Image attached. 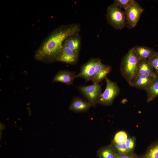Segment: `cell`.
<instances>
[{
	"instance_id": "6da1fadb",
	"label": "cell",
	"mask_w": 158,
	"mask_h": 158,
	"mask_svg": "<svg viewBox=\"0 0 158 158\" xmlns=\"http://www.w3.org/2000/svg\"><path fill=\"white\" fill-rule=\"evenodd\" d=\"M80 30V25L78 23L62 25L57 28L46 37L37 49L35 55V59L46 63L56 61L65 40Z\"/></svg>"
},
{
	"instance_id": "7a4b0ae2",
	"label": "cell",
	"mask_w": 158,
	"mask_h": 158,
	"mask_svg": "<svg viewBox=\"0 0 158 158\" xmlns=\"http://www.w3.org/2000/svg\"><path fill=\"white\" fill-rule=\"evenodd\" d=\"M139 61L133 48L128 51L122 59L120 72L130 86L137 75Z\"/></svg>"
},
{
	"instance_id": "3957f363",
	"label": "cell",
	"mask_w": 158,
	"mask_h": 158,
	"mask_svg": "<svg viewBox=\"0 0 158 158\" xmlns=\"http://www.w3.org/2000/svg\"><path fill=\"white\" fill-rule=\"evenodd\" d=\"M106 17L108 23L115 29L122 30L126 25L124 12L114 3L108 7Z\"/></svg>"
},
{
	"instance_id": "277c9868",
	"label": "cell",
	"mask_w": 158,
	"mask_h": 158,
	"mask_svg": "<svg viewBox=\"0 0 158 158\" xmlns=\"http://www.w3.org/2000/svg\"><path fill=\"white\" fill-rule=\"evenodd\" d=\"M106 86L102 93L97 103L104 105H111L115 98L118 95L120 88L117 83L111 80L107 77L105 78Z\"/></svg>"
},
{
	"instance_id": "5b68a950",
	"label": "cell",
	"mask_w": 158,
	"mask_h": 158,
	"mask_svg": "<svg viewBox=\"0 0 158 158\" xmlns=\"http://www.w3.org/2000/svg\"><path fill=\"white\" fill-rule=\"evenodd\" d=\"M144 9L135 1L124 12L126 25L129 29L135 27L138 23Z\"/></svg>"
},
{
	"instance_id": "8992f818",
	"label": "cell",
	"mask_w": 158,
	"mask_h": 158,
	"mask_svg": "<svg viewBox=\"0 0 158 158\" xmlns=\"http://www.w3.org/2000/svg\"><path fill=\"white\" fill-rule=\"evenodd\" d=\"M78 88L92 106L97 103L102 93L101 85L99 84L80 86Z\"/></svg>"
},
{
	"instance_id": "52a82bcc",
	"label": "cell",
	"mask_w": 158,
	"mask_h": 158,
	"mask_svg": "<svg viewBox=\"0 0 158 158\" xmlns=\"http://www.w3.org/2000/svg\"><path fill=\"white\" fill-rule=\"evenodd\" d=\"M96 58H92L81 67L80 72L75 75V78H81L86 81H92L95 74V63Z\"/></svg>"
},
{
	"instance_id": "ba28073f",
	"label": "cell",
	"mask_w": 158,
	"mask_h": 158,
	"mask_svg": "<svg viewBox=\"0 0 158 158\" xmlns=\"http://www.w3.org/2000/svg\"><path fill=\"white\" fill-rule=\"evenodd\" d=\"M79 54L68 47L63 45L61 53L56 61L62 62L70 64H75L78 62Z\"/></svg>"
},
{
	"instance_id": "9c48e42d",
	"label": "cell",
	"mask_w": 158,
	"mask_h": 158,
	"mask_svg": "<svg viewBox=\"0 0 158 158\" xmlns=\"http://www.w3.org/2000/svg\"><path fill=\"white\" fill-rule=\"evenodd\" d=\"M75 76L73 72L66 70L59 71L54 77L52 82H60L67 85H72Z\"/></svg>"
},
{
	"instance_id": "30bf717a",
	"label": "cell",
	"mask_w": 158,
	"mask_h": 158,
	"mask_svg": "<svg viewBox=\"0 0 158 158\" xmlns=\"http://www.w3.org/2000/svg\"><path fill=\"white\" fill-rule=\"evenodd\" d=\"M133 48L139 60H148L153 56L157 52L153 49L145 46L136 45Z\"/></svg>"
},
{
	"instance_id": "8fae6325",
	"label": "cell",
	"mask_w": 158,
	"mask_h": 158,
	"mask_svg": "<svg viewBox=\"0 0 158 158\" xmlns=\"http://www.w3.org/2000/svg\"><path fill=\"white\" fill-rule=\"evenodd\" d=\"M154 78L137 74L134 79L131 86L138 89L146 90Z\"/></svg>"
},
{
	"instance_id": "7c38bea8",
	"label": "cell",
	"mask_w": 158,
	"mask_h": 158,
	"mask_svg": "<svg viewBox=\"0 0 158 158\" xmlns=\"http://www.w3.org/2000/svg\"><path fill=\"white\" fill-rule=\"evenodd\" d=\"M63 45L79 54L81 46V37L79 33L71 35L65 41Z\"/></svg>"
},
{
	"instance_id": "4fadbf2b",
	"label": "cell",
	"mask_w": 158,
	"mask_h": 158,
	"mask_svg": "<svg viewBox=\"0 0 158 158\" xmlns=\"http://www.w3.org/2000/svg\"><path fill=\"white\" fill-rule=\"evenodd\" d=\"M91 105L81 98L75 97L73 99L69 109L76 112H83L87 110Z\"/></svg>"
},
{
	"instance_id": "5bb4252c",
	"label": "cell",
	"mask_w": 158,
	"mask_h": 158,
	"mask_svg": "<svg viewBox=\"0 0 158 158\" xmlns=\"http://www.w3.org/2000/svg\"><path fill=\"white\" fill-rule=\"evenodd\" d=\"M141 74L155 77L157 75L147 60H140L139 61L137 74Z\"/></svg>"
},
{
	"instance_id": "9a60e30c",
	"label": "cell",
	"mask_w": 158,
	"mask_h": 158,
	"mask_svg": "<svg viewBox=\"0 0 158 158\" xmlns=\"http://www.w3.org/2000/svg\"><path fill=\"white\" fill-rule=\"evenodd\" d=\"M145 90L147 102H151L158 97V76L154 78Z\"/></svg>"
},
{
	"instance_id": "2e32d148",
	"label": "cell",
	"mask_w": 158,
	"mask_h": 158,
	"mask_svg": "<svg viewBox=\"0 0 158 158\" xmlns=\"http://www.w3.org/2000/svg\"><path fill=\"white\" fill-rule=\"evenodd\" d=\"M97 154L100 158H114L116 155L112 148L109 147L100 150Z\"/></svg>"
},
{
	"instance_id": "e0dca14e",
	"label": "cell",
	"mask_w": 158,
	"mask_h": 158,
	"mask_svg": "<svg viewBox=\"0 0 158 158\" xmlns=\"http://www.w3.org/2000/svg\"><path fill=\"white\" fill-rule=\"evenodd\" d=\"M111 69V67L107 65L106 67L102 70L97 75L96 77L92 81L94 84H99L107 75L109 73Z\"/></svg>"
},
{
	"instance_id": "ac0fdd59",
	"label": "cell",
	"mask_w": 158,
	"mask_h": 158,
	"mask_svg": "<svg viewBox=\"0 0 158 158\" xmlns=\"http://www.w3.org/2000/svg\"><path fill=\"white\" fill-rule=\"evenodd\" d=\"M134 0H115L114 3L120 9L123 8L126 10L135 1Z\"/></svg>"
},
{
	"instance_id": "d6986e66",
	"label": "cell",
	"mask_w": 158,
	"mask_h": 158,
	"mask_svg": "<svg viewBox=\"0 0 158 158\" xmlns=\"http://www.w3.org/2000/svg\"><path fill=\"white\" fill-rule=\"evenodd\" d=\"M128 139L126 133L123 131H120L115 135L114 142L116 143H123Z\"/></svg>"
},
{
	"instance_id": "ffe728a7",
	"label": "cell",
	"mask_w": 158,
	"mask_h": 158,
	"mask_svg": "<svg viewBox=\"0 0 158 158\" xmlns=\"http://www.w3.org/2000/svg\"><path fill=\"white\" fill-rule=\"evenodd\" d=\"M144 158H158V143L150 149Z\"/></svg>"
},
{
	"instance_id": "44dd1931",
	"label": "cell",
	"mask_w": 158,
	"mask_h": 158,
	"mask_svg": "<svg viewBox=\"0 0 158 158\" xmlns=\"http://www.w3.org/2000/svg\"><path fill=\"white\" fill-rule=\"evenodd\" d=\"M113 145L115 149L120 154H125L130 151L124 143H116L114 142Z\"/></svg>"
},
{
	"instance_id": "7402d4cb",
	"label": "cell",
	"mask_w": 158,
	"mask_h": 158,
	"mask_svg": "<svg viewBox=\"0 0 158 158\" xmlns=\"http://www.w3.org/2000/svg\"><path fill=\"white\" fill-rule=\"evenodd\" d=\"M153 68L155 71V73L158 76V52L152 57L147 60Z\"/></svg>"
},
{
	"instance_id": "603a6c76",
	"label": "cell",
	"mask_w": 158,
	"mask_h": 158,
	"mask_svg": "<svg viewBox=\"0 0 158 158\" xmlns=\"http://www.w3.org/2000/svg\"><path fill=\"white\" fill-rule=\"evenodd\" d=\"M126 147L129 150H132L134 146V141L133 138H130L128 139L124 142Z\"/></svg>"
},
{
	"instance_id": "cb8c5ba5",
	"label": "cell",
	"mask_w": 158,
	"mask_h": 158,
	"mask_svg": "<svg viewBox=\"0 0 158 158\" xmlns=\"http://www.w3.org/2000/svg\"><path fill=\"white\" fill-rule=\"evenodd\" d=\"M114 158H136L135 157L125 154H116Z\"/></svg>"
}]
</instances>
